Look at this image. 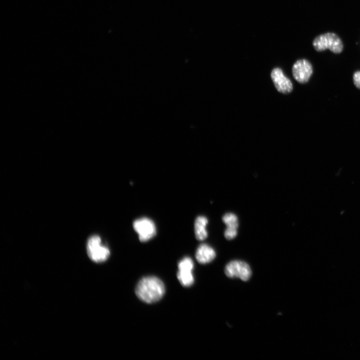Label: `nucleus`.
I'll use <instances>...</instances> for the list:
<instances>
[{
  "label": "nucleus",
  "instance_id": "nucleus-1",
  "mask_svg": "<svg viewBox=\"0 0 360 360\" xmlns=\"http://www.w3.org/2000/svg\"><path fill=\"white\" fill-rule=\"evenodd\" d=\"M136 294L142 301L153 303L160 300L165 292L162 281L155 276H146L142 278L136 288Z\"/></svg>",
  "mask_w": 360,
  "mask_h": 360
},
{
  "label": "nucleus",
  "instance_id": "nucleus-2",
  "mask_svg": "<svg viewBox=\"0 0 360 360\" xmlns=\"http://www.w3.org/2000/svg\"><path fill=\"white\" fill-rule=\"evenodd\" d=\"M312 45L318 52L329 49L334 53L339 54L343 50L342 41L338 35L333 32H327L318 36L314 40Z\"/></svg>",
  "mask_w": 360,
  "mask_h": 360
},
{
  "label": "nucleus",
  "instance_id": "nucleus-3",
  "mask_svg": "<svg viewBox=\"0 0 360 360\" xmlns=\"http://www.w3.org/2000/svg\"><path fill=\"white\" fill-rule=\"evenodd\" d=\"M86 251L90 258L96 263L106 261L110 255L109 249L102 244L100 238L97 235L92 236L88 239Z\"/></svg>",
  "mask_w": 360,
  "mask_h": 360
},
{
  "label": "nucleus",
  "instance_id": "nucleus-4",
  "mask_svg": "<svg viewBox=\"0 0 360 360\" xmlns=\"http://www.w3.org/2000/svg\"><path fill=\"white\" fill-rule=\"evenodd\" d=\"M224 272L228 277L238 278L243 281L248 280L252 275L249 265L243 261L238 260L228 262L226 266Z\"/></svg>",
  "mask_w": 360,
  "mask_h": 360
},
{
  "label": "nucleus",
  "instance_id": "nucleus-5",
  "mask_svg": "<svg viewBox=\"0 0 360 360\" xmlns=\"http://www.w3.org/2000/svg\"><path fill=\"white\" fill-rule=\"evenodd\" d=\"M133 227L142 242L150 240L156 234L154 223L147 218H142L135 220L133 222Z\"/></svg>",
  "mask_w": 360,
  "mask_h": 360
},
{
  "label": "nucleus",
  "instance_id": "nucleus-6",
  "mask_svg": "<svg viewBox=\"0 0 360 360\" xmlns=\"http://www.w3.org/2000/svg\"><path fill=\"white\" fill-rule=\"evenodd\" d=\"M194 262L190 258L186 257L179 262L177 278L183 286H190L193 284L194 282L192 274Z\"/></svg>",
  "mask_w": 360,
  "mask_h": 360
},
{
  "label": "nucleus",
  "instance_id": "nucleus-7",
  "mask_svg": "<svg viewBox=\"0 0 360 360\" xmlns=\"http://www.w3.org/2000/svg\"><path fill=\"white\" fill-rule=\"evenodd\" d=\"M294 79L300 83L307 82L312 74L311 64L306 60L301 59L296 61L292 68Z\"/></svg>",
  "mask_w": 360,
  "mask_h": 360
},
{
  "label": "nucleus",
  "instance_id": "nucleus-8",
  "mask_svg": "<svg viewBox=\"0 0 360 360\" xmlns=\"http://www.w3.org/2000/svg\"><path fill=\"white\" fill-rule=\"evenodd\" d=\"M270 76L276 90L281 93L288 94L292 90V84L290 80L283 73L279 68H274Z\"/></svg>",
  "mask_w": 360,
  "mask_h": 360
},
{
  "label": "nucleus",
  "instance_id": "nucleus-9",
  "mask_svg": "<svg viewBox=\"0 0 360 360\" xmlns=\"http://www.w3.org/2000/svg\"><path fill=\"white\" fill-rule=\"evenodd\" d=\"M216 256V252L213 248L205 244L200 245L196 253V258L198 262L202 264L211 262L214 260Z\"/></svg>",
  "mask_w": 360,
  "mask_h": 360
},
{
  "label": "nucleus",
  "instance_id": "nucleus-10",
  "mask_svg": "<svg viewBox=\"0 0 360 360\" xmlns=\"http://www.w3.org/2000/svg\"><path fill=\"white\" fill-rule=\"evenodd\" d=\"M208 220L204 216H198L194 222V229L195 236L196 239L200 240H204L208 236V232L206 230Z\"/></svg>",
  "mask_w": 360,
  "mask_h": 360
},
{
  "label": "nucleus",
  "instance_id": "nucleus-11",
  "mask_svg": "<svg viewBox=\"0 0 360 360\" xmlns=\"http://www.w3.org/2000/svg\"><path fill=\"white\" fill-rule=\"evenodd\" d=\"M222 221L226 226V228H236L238 227V219L236 214L232 213H227L222 216Z\"/></svg>",
  "mask_w": 360,
  "mask_h": 360
},
{
  "label": "nucleus",
  "instance_id": "nucleus-12",
  "mask_svg": "<svg viewBox=\"0 0 360 360\" xmlns=\"http://www.w3.org/2000/svg\"><path fill=\"white\" fill-rule=\"evenodd\" d=\"M237 234V229L226 228L224 230V236L227 240H232L234 238Z\"/></svg>",
  "mask_w": 360,
  "mask_h": 360
},
{
  "label": "nucleus",
  "instance_id": "nucleus-13",
  "mask_svg": "<svg viewBox=\"0 0 360 360\" xmlns=\"http://www.w3.org/2000/svg\"><path fill=\"white\" fill-rule=\"evenodd\" d=\"M353 82L355 86L360 89V71L356 72L354 74Z\"/></svg>",
  "mask_w": 360,
  "mask_h": 360
}]
</instances>
